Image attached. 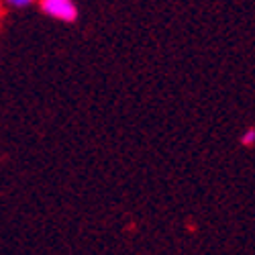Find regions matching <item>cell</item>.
Returning <instances> with one entry per match:
<instances>
[{
    "mask_svg": "<svg viewBox=\"0 0 255 255\" xmlns=\"http://www.w3.org/2000/svg\"><path fill=\"white\" fill-rule=\"evenodd\" d=\"M4 8H12V10H25L37 4V0H2Z\"/></svg>",
    "mask_w": 255,
    "mask_h": 255,
    "instance_id": "obj_2",
    "label": "cell"
},
{
    "mask_svg": "<svg viewBox=\"0 0 255 255\" xmlns=\"http://www.w3.org/2000/svg\"><path fill=\"white\" fill-rule=\"evenodd\" d=\"M39 10L59 23H76L80 10L76 0H37Z\"/></svg>",
    "mask_w": 255,
    "mask_h": 255,
    "instance_id": "obj_1",
    "label": "cell"
},
{
    "mask_svg": "<svg viewBox=\"0 0 255 255\" xmlns=\"http://www.w3.org/2000/svg\"><path fill=\"white\" fill-rule=\"evenodd\" d=\"M4 10H6V8H4V4H2V0H0V20H2V16H4Z\"/></svg>",
    "mask_w": 255,
    "mask_h": 255,
    "instance_id": "obj_4",
    "label": "cell"
},
{
    "mask_svg": "<svg viewBox=\"0 0 255 255\" xmlns=\"http://www.w3.org/2000/svg\"><path fill=\"white\" fill-rule=\"evenodd\" d=\"M239 143L245 147V149H253L255 147V127H247L239 137Z\"/></svg>",
    "mask_w": 255,
    "mask_h": 255,
    "instance_id": "obj_3",
    "label": "cell"
}]
</instances>
